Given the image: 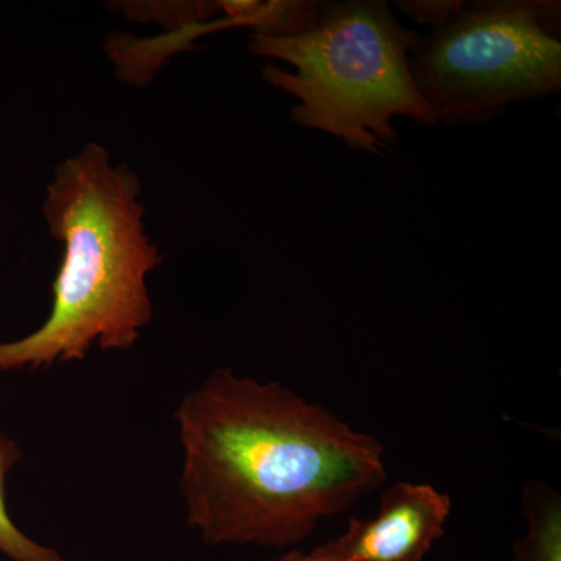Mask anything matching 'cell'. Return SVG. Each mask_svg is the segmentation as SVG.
I'll return each mask as SVG.
<instances>
[{
	"instance_id": "cell-1",
	"label": "cell",
	"mask_w": 561,
	"mask_h": 561,
	"mask_svg": "<svg viewBox=\"0 0 561 561\" xmlns=\"http://www.w3.org/2000/svg\"><path fill=\"white\" fill-rule=\"evenodd\" d=\"M175 420L186 522L206 545H298L387 479L378 438L231 368L184 394Z\"/></svg>"
},
{
	"instance_id": "cell-2",
	"label": "cell",
	"mask_w": 561,
	"mask_h": 561,
	"mask_svg": "<svg viewBox=\"0 0 561 561\" xmlns=\"http://www.w3.org/2000/svg\"><path fill=\"white\" fill-rule=\"evenodd\" d=\"M142 183L130 165L88 142L55 168L43 216L62 245L49 317L0 343V373L38 371L91 350L127 351L153 319L147 278L162 254L146 230Z\"/></svg>"
},
{
	"instance_id": "cell-3",
	"label": "cell",
	"mask_w": 561,
	"mask_h": 561,
	"mask_svg": "<svg viewBox=\"0 0 561 561\" xmlns=\"http://www.w3.org/2000/svg\"><path fill=\"white\" fill-rule=\"evenodd\" d=\"M420 39L386 2L351 0L324 2L319 20L300 35L251 33L250 50L295 69H262L267 83L298 99L290 113L295 124L383 154L397 144L393 117L437 124L413 79L411 57Z\"/></svg>"
},
{
	"instance_id": "cell-4",
	"label": "cell",
	"mask_w": 561,
	"mask_h": 561,
	"mask_svg": "<svg viewBox=\"0 0 561 561\" xmlns=\"http://www.w3.org/2000/svg\"><path fill=\"white\" fill-rule=\"evenodd\" d=\"M560 2H463L453 20L421 35L413 79L437 124L486 119L560 90Z\"/></svg>"
},
{
	"instance_id": "cell-5",
	"label": "cell",
	"mask_w": 561,
	"mask_h": 561,
	"mask_svg": "<svg viewBox=\"0 0 561 561\" xmlns=\"http://www.w3.org/2000/svg\"><path fill=\"white\" fill-rule=\"evenodd\" d=\"M451 507V497L431 483H391L378 515L351 519L345 534L320 549L339 561H423L445 534Z\"/></svg>"
},
{
	"instance_id": "cell-6",
	"label": "cell",
	"mask_w": 561,
	"mask_h": 561,
	"mask_svg": "<svg viewBox=\"0 0 561 561\" xmlns=\"http://www.w3.org/2000/svg\"><path fill=\"white\" fill-rule=\"evenodd\" d=\"M523 515L529 534L513 545V561H561V500L541 481L526 483Z\"/></svg>"
},
{
	"instance_id": "cell-7",
	"label": "cell",
	"mask_w": 561,
	"mask_h": 561,
	"mask_svg": "<svg viewBox=\"0 0 561 561\" xmlns=\"http://www.w3.org/2000/svg\"><path fill=\"white\" fill-rule=\"evenodd\" d=\"M21 457L20 446L0 432V553L11 561H65L60 552L32 540L10 516L7 481Z\"/></svg>"
},
{
	"instance_id": "cell-8",
	"label": "cell",
	"mask_w": 561,
	"mask_h": 561,
	"mask_svg": "<svg viewBox=\"0 0 561 561\" xmlns=\"http://www.w3.org/2000/svg\"><path fill=\"white\" fill-rule=\"evenodd\" d=\"M400 9L413 18L419 24L440 27L459 13L463 2L454 0H413V2H398Z\"/></svg>"
},
{
	"instance_id": "cell-9",
	"label": "cell",
	"mask_w": 561,
	"mask_h": 561,
	"mask_svg": "<svg viewBox=\"0 0 561 561\" xmlns=\"http://www.w3.org/2000/svg\"><path fill=\"white\" fill-rule=\"evenodd\" d=\"M268 561H339L334 559V557L330 556L324 551H321L319 548L313 549L312 552L305 553L300 551H291L286 553V556L279 557V559L268 560Z\"/></svg>"
}]
</instances>
